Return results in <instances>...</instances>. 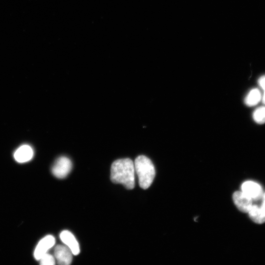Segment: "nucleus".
Segmentation results:
<instances>
[{"label":"nucleus","instance_id":"f257e3e1","mask_svg":"<svg viewBox=\"0 0 265 265\" xmlns=\"http://www.w3.org/2000/svg\"><path fill=\"white\" fill-rule=\"evenodd\" d=\"M134 165L133 161L129 158L117 159L111 166L110 179L115 184H122L126 188H134Z\"/></svg>","mask_w":265,"mask_h":265},{"label":"nucleus","instance_id":"f03ea898","mask_svg":"<svg viewBox=\"0 0 265 265\" xmlns=\"http://www.w3.org/2000/svg\"><path fill=\"white\" fill-rule=\"evenodd\" d=\"M134 165L140 187L144 189L148 188L152 184L156 174L152 161L147 157L140 155L135 159Z\"/></svg>","mask_w":265,"mask_h":265},{"label":"nucleus","instance_id":"7ed1b4c3","mask_svg":"<svg viewBox=\"0 0 265 265\" xmlns=\"http://www.w3.org/2000/svg\"><path fill=\"white\" fill-rule=\"evenodd\" d=\"M72 167L70 159L66 157L62 156L55 161L52 169V173L57 178H64L70 172Z\"/></svg>","mask_w":265,"mask_h":265},{"label":"nucleus","instance_id":"20e7f679","mask_svg":"<svg viewBox=\"0 0 265 265\" xmlns=\"http://www.w3.org/2000/svg\"><path fill=\"white\" fill-rule=\"evenodd\" d=\"M233 200L237 208L243 212H248L253 205L252 199L241 191L235 192Z\"/></svg>","mask_w":265,"mask_h":265},{"label":"nucleus","instance_id":"39448f33","mask_svg":"<svg viewBox=\"0 0 265 265\" xmlns=\"http://www.w3.org/2000/svg\"><path fill=\"white\" fill-rule=\"evenodd\" d=\"M54 254L58 265H68L72 261L73 253L67 246L57 245L54 248Z\"/></svg>","mask_w":265,"mask_h":265},{"label":"nucleus","instance_id":"423d86ee","mask_svg":"<svg viewBox=\"0 0 265 265\" xmlns=\"http://www.w3.org/2000/svg\"><path fill=\"white\" fill-rule=\"evenodd\" d=\"M241 191L251 198L252 200H258L263 195V189L261 186L251 181H246L242 184Z\"/></svg>","mask_w":265,"mask_h":265},{"label":"nucleus","instance_id":"0eeeda50","mask_svg":"<svg viewBox=\"0 0 265 265\" xmlns=\"http://www.w3.org/2000/svg\"><path fill=\"white\" fill-rule=\"evenodd\" d=\"M55 240L52 235L43 238L37 245L34 252V258L39 260L40 258L55 244Z\"/></svg>","mask_w":265,"mask_h":265},{"label":"nucleus","instance_id":"6e6552de","mask_svg":"<svg viewBox=\"0 0 265 265\" xmlns=\"http://www.w3.org/2000/svg\"><path fill=\"white\" fill-rule=\"evenodd\" d=\"M62 241L71 250L73 254L78 255L80 252L79 244L74 236L70 231H63L60 234Z\"/></svg>","mask_w":265,"mask_h":265},{"label":"nucleus","instance_id":"1a4fd4ad","mask_svg":"<svg viewBox=\"0 0 265 265\" xmlns=\"http://www.w3.org/2000/svg\"><path fill=\"white\" fill-rule=\"evenodd\" d=\"M33 156L32 147L27 144L19 147L15 152L14 157L15 160L20 163L26 162L30 160Z\"/></svg>","mask_w":265,"mask_h":265},{"label":"nucleus","instance_id":"9d476101","mask_svg":"<svg viewBox=\"0 0 265 265\" xmlns=\"http://www.w3.org/2000/svg\"><path fill=\"white\" fill-rule=\"evenodd\" d=\"M248 213L250 218L254 222L262 224L265 222V211L262 206L252 205Z\"/></svg>","mask_w":265,"mask_h":265},{"label":"nucleus","instance_id":"9b49d317","mask_svg":"<svg viewBox=\"0 0 265 265\" xmlns=\"http://www.w3.org/2000/svg\"><path fill=\"white\" fill-rule=\"evenodd\" d=\"M262 96L260 91L257 88L251 89L244 99L245 104L249 106L257 105L261 101Z\"/></svg>","mask_w":265,"mask_h":265},{"label":"nucleus","instance_id":"f8f14e48","mask_svg":"<svg viewBox=\"0 0 265 265\" xmlns=\"http://www.w3.org/2000/svg\"><path fill=\"white\" fill-rule=\"evenodd\" d=\"M253 118L258 124L265 123V106H261L256 108L253 112Z\"/></svg>","mask_w":265,"mask_h":265},{"label":"nucleus","instance_id":"ddd939ff","mask_svg":"<svg viewBox=\"0 0 265 265\" xmlns=\"http://www.w3.org/2000/svg\"><path fill=\"white\" fill-rule=\"evenodd\" d=\"M39 260L41 265H53L55 263L54 257L47 253L44 254Z\"/></svg>","mask_w":265,"mask_h":265},{"label":"nucleus","instance_id":"4468645a","mask_svg":"<svg viewBox=\"0 0 265 265\" xmlns=\"http://www.w3.org/2000/svg\"><path fill=\"white\" fill-rule=\"evenodd\" d=\"M258 84L264 91L262 97L263 103L265 105V75L262 76L258 80Z\"/></svg>","mask_w":265,"mask_h":265},{"label":"nucleus","instance_id":"2eb2a0df","mask_svg":"<svg viewBox=\"0 0 265 265\" xmlns=\"http://www.w3.org/2000/svg\"><path fill=\"white\" fill-rule=\"evenodd\" d=\"M261 206L265 211V193L263 196V202Z\"/></svg>","mask_w":265,"mask_h":265}]
</instances>
